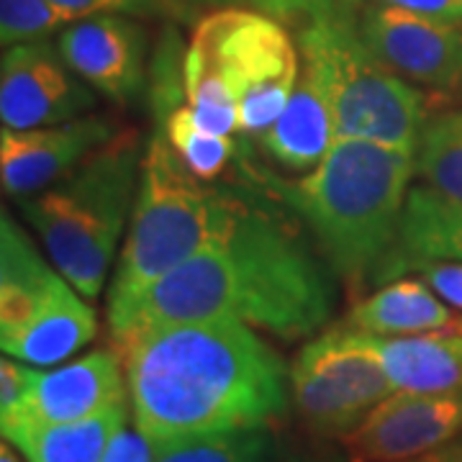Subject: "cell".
I'll list each match as a JSON object with an SVG mask.
<instances>
[{"mask_svg": "<svg viewBox=\"0 0 462 462\" xmlns=\"http://www.w3.org/2000/svg\"><path fill=\"white\" fill-rule=\"evenodd\" d=\"M275 203L263 185H252L245 211L218 245L108 311L114 345L211 319L242 321L281 339L321 329L334 311V285L296 221Z\"/></svg>", "mask_w": 462, "mask_h": 462, "instance_id": "6da1fadb", "label": "cell"}, {"mask_svg": "<svg viewBox=\"0 0 462 462\" xmlns=\"http://www.w3.org/2000/svg\"><path fill=\"white\" fill-rule=\"evenodd\" d=\"M114 346L126 373L134 424L160 445L273 430L288 413L291 370L242 321L172 324Z\"/></svg>", "mask_w": 462, "mask_h": 462, "instance_id": "7a4b0ae2", "label": "cell"}, {"mask_svg": "<svg viewBox=\"0 0 462 462\" xmlns=\"http://www.w3.org/2000/svg\"><path fill=\"white\" fill-rule=\"evenodd\" d=\"M413 175L409 152L334 139L327 157L298 180L260 172L257 185L309 229L331 273L357 293L375 285L396 247Z\"/></svg>", "mask_w": 462, "mask_h": 462, "instance_id": "3957f363", "label": "cell"}, {"mask_svg": "<svg viewBox=\"0 0 462 462\" xmlns=\"http://www.w3.org/2000/svg\"><path fill=\"white\" fill-rule=\"evenodd\" d=\"M296 26L300 67L327 93L337 139L409 152L430 121L424 93L398 78L365 44L352 0H249Z\"/></svg>", "mask_w": 462, "mask_h": 462, "instance_id": "277c9868", "label": "cell"}, {"mask_svg": "<svg viewBox=\"0 0 462 462\" xmlns=\"http://www.w3.org/2000/svg\"><path fill=\"white\" fill-rule=\"evenodd\" d=\"M300 78L296 39L278 18L247 8L206 14L185 54V88L214 134L257 139L285 111Z\"/></svg>", "mask_w": 462, "mask_h": 462, "instance_id": "5b68a950", "label": "cell"}, {"mask_svg": "<svg viewBox=\"0 0 462 462\" xmlns=\"http://www.w3.org/2000/svg\"><path fill=\"white\" fill-rule=\"evenodd\" d=\"M252 185L203 182L170 147L165 134L154 129L144 147L139 193L108 288V311L218 245L245 211Z\"/></svg>", "mask_w": 462, "mask_h": 462, "instance_id": "8992f818", "label": "cell"}, {"mask_svg": "<svg viewBox=\"0 0 462 462\" xmlns=\"http://www.w3.org/2000/svg\"><path fill=\"white\" fill-rule=\"evenodd\" d=\"M142 162V136L121 129L62 180L16 200L51 264L88 300L100 296L114 267L126 221H132Z\"/></svg>", "mask_w": 462, "mask_h": 462, "instance_id": "52a82bcc", "label": "cell"}, {"mask_svg": "<svg viewBox=\"0 0 462 462\" xmlns=\"http://www.w3.org/2000/svg\"><path fill=\"white\" fill-rule=\"evenodd\" d=\"M98 331L78 288L33 247L8 211L0 218V346L29 365H60Z\"/></svg>", "mask_w": 462, "mask_h": 462, "instance_id": "ba28073f", "label": "cell"}, {"mask_svg": "<svg viewBox=\"0 0 462 462\" xmlns=\"http://www.w3.org/2000/svg\"><path fill=\"white\" fill-rule=\"evenodd\" d=\"M393 393L363 334L346 324L300 346L291 367V403L314 439L342 442Z\"/></svg>", "mask_w": 462, "mask_h": 462, "instance_id": "9c48e42d", "label": "cell"}, {"mask_svg": "<svg viewBox=\"0 0 462 462\" xmlns=\"http://www.w3.org/2000/svg\"><path fill=\"white\" fill-rule=\"evenodd\" d=\"M365 44L406 83L439 93L462 85V21L413 14L378 3H355Z\"/></svg>", "mask_w": 462, "mask_h": 462, "instance_id": "30bf717a", "label": "cell"}, {"mask_svg": "<svg viewBox=\"0 0 462 462\" xmlns=\"http://www.w3.org/2000/svg\"><path fill=\"white\" fill-rule=\"evenodd\" d=\"M98 106L93 88L67 65L50 39L3 50L0 121L3 129H39L75 121Z\"/></svg>", "mask_w": 462, "mask_h": 462, "instance_id": "8fae6325", "label": "cell"}, {"mask_svg": "<svg viewBox=\"0 0 462 462\" xmlns=\"http://www.w3.org/2000/svg\"><path fill=\"white\" fill-rule=\"evenodd\" d=\"M121 403H129L124 363L116 349H96L50 373L39 370L26 396L0 411V430L11 437L32 427L80 421Z\"/></svg>", "mask_w": 462, "mask_h": 462, "instance_id": "7c38bea8", "label": "cell"}, {"mask_svg": "<svg viewBox=\"0 0 462 462\" xmlns=\"http://www.w3.org/2000/svg\"><path fill=\"white\" fill-rule=\"evenodd\" d=\"M462 434V391L403 393L385 398L342 439L352 462H403Z\"/></svg>", "mask_w": 462, "mask_h": 462, "instance_id": "4fadbf2b", "label": "cell"}, {"mask_svg": "<svg viewBox=\"0 0 462 462\" xmlns=\"http://www.w3.org/2000/svg\"><path fill=\"white\" fill-rule=\"evenodd\" d=\"M121 132L108 116L88 114L39 129L0 132V180L8 199H32L62 180Z\"/></svg>", "mask_w": 462, "mask_h": 462, "instance_id": "5bb4252c", "label": "cell"}, {"mask_svg": "<svg viewBox=\"0 0 462 462\" xmlns=\"http://www.w3.org/2000/svg\"><path fill=\"white\" fill-rule=\"evenodd\" d=\"M57 47L85 83L118 106H132L147 93V32L134 18L98 14L72 21Z\"/></svg>", "mask_w": 462, "mask_h": 462, "instance_id": "9a60e30c", "label": "cell"}, {"mask_svg": "<svg viewBox=\"0 0 462 462\" xmlns=\"http://www.w3.org/2000/svg\"><path fill=\"white\" fill-rule=\"evenodd\" d=\"M430 263H462V203L424 185L409 190L396 247L378 270L375 285Z\"/></svg>", "mask_w": 462, "mask_h": 462, "instance_id": "2e32d148", "label": "cell"}, {"mask_svg": "<svg viewBox=\"0 0 462 462\" xmlns=\"http://www.w3.org/2000/svg\"><path fill=\"white\" fill-rule=\"evenodd\" d=\"M385 375L403 393L462 391V334L452 329L409 337H375L360 331Z\"/></svg>", "mask_w": 462, "mask_h": 462, "instance_id": "e0dca14e", "label": "cell"}, {"mask_svg": "<svg viewBox=\"0 0 462 462\" xmlns=\"http://www.w3.org/2000/svg\"><path fill=\"white\" fill-rule=\"evenodd\" d=\"M334 139L337 132L329 98L316 83L314 75L300 67L293 96L260 144L267 157L282 170L309 172L327 157Z\"/></svg>", "mask_w": 462, "mask_h": 462, "instance_id": "ac0fdd59", "label": "cell"}, {"mask_svg": "<svg viewBox=\"0 0 462 462\" xmlns=\"http://www.w3.org/2000/svg\"><path fill=\"white\" fill-rule=\"evenodd\" d=\"M452 319V311L434 296L430 282L398 278L357 300L342 324L375 337H409L447 329Z\"/></svg>", "mask_w": 462, "mask_h": 462, "instance_id": "d6986e66", "label": "cell"}, {"mask_svg": "<svg viewBox=\"0 0 462 462\" xmlns=\"http://www.w3.org/2000/svg\"><path fill=\"white\" fill-rule=\"evenodd\" d=\"M129 406L121 403L80 421L21 430L3 439L18 447L26 462H100L116 431L129 421Z\"/></svg>", "mask_w": 462, "mask_h": 462, "instance_id": "ffe728a7", "label": "cell"}, {"mask_svg": "<svg viewBox=\"0 0 462 462\" xmlns=\"http://www.w3.org/2000/svg\"><path fill=\"white\" fill-rule=\"evenodd\" d=\"M416 175L434 193L462 203V111L430 116L416 147Z\"/></svg>", "mask_w": 462, "mask_h": 462, "instance_id": "44dd1931", "label": "cell"}, {"mask_svg": "<svg viewBox=\"0 0 462 462\" xmlns=\"http://www.w3.org/2000/svg\"><path fill=\"white\" fill-rule=\"evenodd\" d=\"M157 462H278V442L273 430L185 437L162 442Z\"/></svg>", "mask_w": 462, "mask_h": 462, "instance_id": "7402d4cb", "label": "cell"}, {"mask_svg": "<svg viewBox=\"0 0 462 462\" xmlns=\"http://www.w3.org/2000/svg\"><path fill=\"white\" fill-rule=\"evenodd\" d=\"M75 18L67 16L51 0H0V42L3 50L47 39L62 26H69Z\"/></svg>", "mask_w": 462, "mask_h": 462, "instance_id": "603a6c76", "label": "cell"}, {"mask_svg": "<svg viewBox=\"0 0 462 462\" xmlns=\"http://www.w3.org/2000/svg\"><path fill=\"white\" fill-rule=\"evenodd\" d=\"M75 21L98 14L121 16H188V0H51Z\"/></svg>", "mask_w": 462, "mask_h": 462, "instance_id": "cb8c5ba5", "label": "cell"}, {"mask_svg": "<svg viewBox=\"0 0 462 462\" xmlns=\"http://www.w3.org/2000/svg\"><path fill=\"white\" fill-rule=\"evenodd\" d=\"M157 455H160V442L149 439L136 424L129 427L126 421L108 442L100 462H157Z\"/></svg>", "mask_w": 462, "mask_h": 462, "instance_id": "d4e9b609", "label": "cell"}, {"mask_svg": "<svg viewBox=\"0 0 462 462\" xmlns=\"http://www.w3.org/2000/svg\"><path fill=\"white\" fill-rule=\"evenodd\" d=\"M36 375H39V370L33 365L3 355V360H0V411H8L11 406H16L18 401L26 396V391L32 388Z\"/></svg>", "mask_w": 462, "mask_h": 462, "instance_id": "484cf974", "label": "cell"}, {"mask_svg": "<svg viewBox=\"0 0 462 462\" xmlns=\"http://www.w3.org/2000/svg\"><path fill=\"white\" fill-rule=\"evenodd\" d=\"M416 273L430 282V288L455 309H462V263H430Z\"/></svg>", "mask_w": 462, "mask_h": 462, "instance_id": "4316f807", "label": "cell"}, {"mask_svg": "<svg viewBox=\"0 0 462 462\" xmlns=\"http://www.w3.org/2000/svg\"><path fill=\"white\" fill-rule=\"evenodd\" d=\"M352 3H378L391 8H406L413 14H430V16L462 21V0H352Z\"/></svg>", "mask_w": 462, "mask_h": 462, "instance_id": "83f0119b", "label": "cell"}, {"mask_svg": "<svg viewBox=\"0 0 462 462\" xmlns=\"http://www.w3.org/2000/svg\"><path fill=\"white\" fill-rule=\"evenodd\" d=\"M288 462H352L346 455L345 445H337L329 439H316V445L309 449L298 452L296 457H291Z\"/></svg>", "mask_w": 462, "mask_h": 462, "instance_id": "f1b7e54d", "label": "cell"}, {"mask_svg": "<svg viewBox=\"0 0 462 462\" xmlns=\"http://www.w3.org/2000/svg\"><path fill=\"white\" fill-rule=\"evenodd\" d=\"M403 462H462V434L455 437L452 442H447V445L437 447L431 452H424V455H416L411 460Z\"/></svg>", "mask_w": 462, "mask_h": 462, "instance_id": "f546056e", "label": "cell"}, {"mask_svg": "<svg viewBox=\"0 0 462 462\" xmlns=\"http://www.w3.org/2000/svg\"><path fill=\"white\" fill-rule=\"evenodd\" d=\"M0 462H23L18 455V447H14L8 439H3L0 445Z\"/></svg>", "mask_w": 462, "mask_h": 462, "instance_id": "4dcf8cb0", "label": "cell"}, {"mask_svg": "<svg viewBox=\"0 0 462 462\" xmlns=\"http://www.w3.org/2000/svg\"><path fill=\"white\" fill-rule=\"evenodd\" d=\"M447 329H452V331H457V334H462V316H455L452 321H449V327Z\"/></svg>", "mask_w": 462, "mask_h": 462, "instance_id": "1f68e13d", "label": "cell"}]
</instances>
